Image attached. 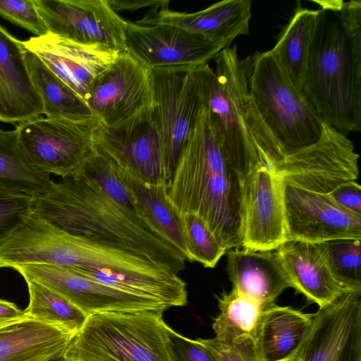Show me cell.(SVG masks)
<instances>
[{"label":"cell","mask_w":361,"mask_h":361,"mask_svg":"<svg viewBox=\"0 0 361 361\" xmlns=\"http://www.w3.org/2000/svg\"><path fill=\"white\" fill-rule=\"evenodd\" d=\"M127 51L144 66H192L208 62L224 48L180 27L126 20Z\"/></svg>","instance_id":"cell-15"},{"label":"cell","mask_w":361,"mask_h":361,"mask_svg":"<svg viewBox=\"0 0 361 361\" xmlns=\"http://www.w3.org/2000/svg\"><path fill=\"white\" fill-rule=\"evenodd\" d=\"M46 361H69L64 355V354L54 357Z\"/></svg>","instance_id":"cell-42"},{"label":"cell","mask_w":361,"mask_h":361,"mask_svg":"<svg viewBox=\"0 0 361 361\" xmlns=\"http://www.w3.org/2000/svg\"><path fill=\"white\" fill-rule=\"evenodd\" d=\"M318 10L301 6L294 14L271 49L294 86L302 92L310 47Z\"/></svg>","instance_id":"cell-28"},{"label":"cell","mask_w":361,"mask_h":361,"mask_svg":"<svg viewBox=\"0 0 361 361\" xmlns=\"http://www.w3.org/2000/svg\"><path fill=\"white\" fill-rule=\"evenodd\" d=\"M163 311L88 315L64 355L69 361H171Z\"/></svg>","instance_id":"cell-7"},{"label":"cell","mask_w":361,"mask_h":361,"mask_svg":"<svg viewBox=\"0 0 361 361\" xmlns=\"http://www.w3.org/2000/svg\"><path fill=\"white\" fill-rule=\"evenodd\" d=\"M99 125L38 116L16 128L30 162L42 173L64 178L76 173L93 151Z\"/></svg>","instance_id":"cell-9"},{"label":"cell","mask_w":361,"mask_h":361,"mask_svg":"<svg viewBox=\"0 0 361 361\" xmlns=\"http://www.w3.org/2000/svg\"><path fill=\"white\" fill-rule=\"evenodd\" d=\"M283 200L286 241L361 240V215L343 207L328 193L284 183Z\"/></svg>","instance_id":"cell-12"},{"label":"cell","mask_w":361,"mask_h":361,"mask_svg":"<svg viewBox=\"0 0 361 361\" xmlns=\"http://www.w3.org/2000/svg\"><path fill=\"white\" fill-rule=\"evenodd\" d=\"M49 33L117 52L127 50L126 20L107 0H34Z\"/></svg>","instance_id":"cell-11"},{"label":"cell","mask_w":361,"mask_h":361,"mask_svg":"<svg viewBox=\"0 0 361 361\" xmlns=\"http://www.w3.org/2000/svg\"><path fill=\"white\" fill-rule=\"evenodd\" d=\"M26 316L25 311L14 303L0 299V327Z\"/></svg>","instance_id":"cell-41"},{"label":"cell","mask_w":361,"mask_h":361,"mask_svg":"<svg viewBox=\"0 0 361 361\" xmlns=\"http://www.w3.org/2000/svg\"><path fill=\"white\" fill-rule=\"evenodd\" d=\"M94 145L140 180L149 183L164 180L161 142L154 110L118 128L100 123L94 132Z\"/></svg>","instance_id":"cell-17"},{"label":"cell","mask_w":361,"mask_h":361,"mask_svg":"<svg viewBox=\"0 0 361 361\" xmlns=\"http://www.w3.org/2000/svg\"><path fill=\"white\" fill-rule=\"evenodd\" d=\"M319 6L302 93L322 119L346 135L361 130V1Z\"/></svg>","instance_id":"cell-1"},{"label":"cell","mask_w":361,"mask_h":361,"mask_svg":"<svg viewBox=\"0 0 361 361\" xmlns=\"http://www.w3.org/2000/svg\"><path fill=\"white\" fill-rule=\"evenodd\" d=\"M0 16L36 37L49 33L34 0H0Z\"/></svg>","instance_id":"cell-36"},{"label":"cell","mask_w":361,"mask_h":361,"mask_svg":"<svg viewBox=\"0 0 361 361\" xmlns=\"http://www.w3.org/2000/svg\"><path fill=\"white\" fill-rule=\"evenodd\" d=\"M30 264L109 269L157 278L177 274L147 255L69 233L32 212L0 246L1 267Z\"/></svg>","instance_id":"cell-5"},{"label":"cell","mask_w":361,"mask_h":361,"mask_svg":"<svg viewBox=\"0 0 361 361\" xmlns=\"http://www.w3.org/2000/svg\"><path fill=\"white\" fill-rule=\"evenodd\" d=\"M321 244L332 271L338 280L354 290H360V240H334Z\"/></svg>","instance_id":"cell-34"},{"label":"cell","mask_w":361,"mask_h":361,"mask_svg":"<svg viewBox=\"0 0 361 361\" xmlns=\"http://www.w3.org/2000/svg\"><path fill=\"white\" fill-rule=\"evenodd\" d=\"M75 335L26 316L0 327V361H46L64 354Z\"/></svg>","instance_id":"cell-24"},{"label":"cell","mask_w":361,"mask_h":361,"mask_svg":"<svg viewBox=\"0 0 361 361\" xmlns=\"http://www.w3.org/2000/svg\"><path fill=\"white\" fill-rule=\"evenodd\" d=\"M312 319L313 314L275 303L264 309L254 336L262 361H296Z\"/></svg>","instance_id":"cell-23"},{"label":"cell","mask_w":361,"mask_h":361,"mask_svg":"<svg viewBox=\"0 0 361 361\" xmlns=\"http://www.w3.org/2000/svg\"><path fill=\"white\" fill-rule=\"evenodd\" d=\"M276 250L291 287L319 307L356 291L335 276L321 243L286 241Z\"/></svg>","instance_id":"cell-19"},{"label":"cell","mask_w":361,"mask_h":361,"mask_svg":"<svg viewBox=\"0 0 361 361\" xmlns=\"http://www.w3.org/2000/svg\"><path fill=\"white\" fill-rule=\"evenodd\" d=\"M117 166L120 177L130 192L139 215L151 222L186 259L187 248L181 216L168 198L165 180L158 183H147Z\"/></svg>","instance_id":"cell-25"},{"label":"cell","mask_w":361,"mask_h":361,"mask_svg":"<svg viewBox=\"0 0 361 361\" xmlns=\"http://www.w3.org/2000/svg\"><path fill=\"white\" fill-rule=\"evenodd\" d=\"M33 197L0 190V246L32 212Z\"/></svg>","instance_id":"cell-35"},{"label":"cell","mask_w":361,"mask_h":361,"mask_svg":"<svg viewBox=\"0 0 361 361\" xmlns=\"http://www.w3.org/2000/svg\"><path fill=\"white\" fill-rule=\"evenodd\" d=\"M216 71L208 63L195 67L202 102L216 117L225 154L243 179L266 169L283 174L286 157L259 116L249 92L252 57L240 59L237 46H228L215 56Z\"/></svg>","instance_id":"cell-4"},{"label":"cell","mask_w":361,"mask_h":361,"mask_svg":"<svg viewBox=\"0 0 361 361\" xmlns=\"http://www.w3.org/2000/svg\"><path fill=\"white\" fill-rule=\"evenodd\" d=\"M54 180L28 160L16 128H0V190L36 197L47 191Z\"/></svg>","instance_id":"cell-29"},{"label":"cell","mask_w":361,"mask_h":361,"mask_svg":"<svg viewBox=\"0 0 361 361\" xmlns=\"http://www.w3.org/2000/svg\"><path fill=\"white\" fill-rule=\"evenodd\" d=\"M283 181L262 168L242 180V248L277 250L286 242Z\"/></svg>","instance_id":"cell-16"},{"label":"cell","mask_w":361,"mask_h":361,"mask_svg":"<svg viewBox=\"0 0 361 361\" xmlns=\"http://www.w3.org/2000/svg\"><path fill=\"white\" fill-rule=\"evenodd\" d=\"M32 212L69 233L147 255L177 274L185 268L184 256L151 222L111 198L82 171L53 181L34 197Z\"/></svg>","instance_id":"cell-3"},{"label":"cell","mask_w":361,"mask_h":361,"mask_svg":"<svg viewBox=\"0 0 361 361\" xmlns=\"http://www.w3.org/2000/svg\"><path fill=\"white\" fill-rule=\"evenodd\" d=\"M25 60L32 83L47 118L89 123L99 121L86 102L59 78L33 53L26 49Z\"/></svg>","instance_id":"cell-26"},{"label":"cell","mask_w":361,"mask_h":361,"mask_svg":"<svg viewBox=\"0 0 361 361\" xmlns=\"http://www.w3.org/2000/svg\"><path fill=\"white\" fill-rule=\"evenodd\" d=\"M111 8L115 11H135L143 8L151 7L152 10H159L169 7V1L163 0H107Z\"/></svg>","instance_id":"cell-40"},{"label":"cell","mask_w":361,"mask_h":361,"mask_svg":"<svg viewBox=\"0 0 361 361\" xmlns=\"http://www.w3.org/2000/svg\"><path fill=\"white\" fill-rule=\"evenodd\" d=\"M195 67L176 66L150 70L154 113L161 142L162 173L167 189L202 104Z\"/></svg>","instance_id":"cell-8"},{"label":"cell","mask_w":361,"mask_h":361,"mask_svg":"<svg viewBox=\"0 0 361 361\" xmlns=\"http://www.w3.org/2000/svg\"><path fill=\"white\" fill-rule=\"evenodd\" d=\"M227 272L233 289L254 300L263 309L291 287L276 252L236 248L228 252Z\"/></svg>","instance_id":"cell-22"},{"label":"cell","mask_w":361,"mask_h":361,"mask_svg":"<svg viewBox=\"0 0 361 361\" xmlns=\"http://www.w3.org/2000/svg\"><path fill=\"white\" fill-rule=\"evenodd\" d=\"M187 248V260L200 263L205 268H214L228 251L197 215L180 216Z\"/></svg>","instance_id":"cell-32"},{"label":"cell","mask_w":361,"mask_h":361,"mask_svg":"<svg viewBox=\"0 0 361 361\" xmlns=\"http://www.w3.org/2000/svg\"><path fill=\"white\" fill-rule=\"evenodd\" d=\"M23 42L0 25V121L20 123L43 114L25 60Z\"/></svg>","instance_id":"cell-21"},{"label":"cell","mask_w":361,"mask_h":361,"mask_svg":"<svg viewBox=\"0 0 361 361\" xmlns=\"http://www.w3.org/2000/svg\"><path fill=\"white\" fill-rule=\"evenodd\" d=\"M167 196L180 216H200L227 250L242 247V182L224 150L217 120L202 101Z\"/></svg>","instance_id":"cell-2"},{"label":"cell","mask_w":361,"mask_h":361,"mask_svg":"<svg viewBox=\"0 0 361 361\" xmlns=\"http://www.w3.org/2000/svg\"><path fill=\"white\" fill-rule=\"evenodd\" d=\"M197 339L218 361H262L252 337L240 338L231 343H222L216 338Z\"/></svg>","instance_id":"cell-37"},{"label":"cell","mask_w":361,"mask_h":361,"mask_svg":"<svg viewBox=\"0 0 361 361\" xmlns=\"http://www.w3.org/2000/svg\"><path fill=\"white\" fill-rule=\"evenodd\" d=\"M167 344L171 361H218L198 339L185 337L169 326Z\"/></svg>","instance_id":"cell-38"},{"label":"cell","mask_w":361,"mask_h":361,"mask_svg":"<svg viewBox=\"0 0 361 361\" xmlns=\"http://www.w3.org/2000/svg\"><path fill=\"white\" fill-rule=\"evenodd\" d=\"M296 361H361V290L347 293L313 314Z\"/></svg>","instance_id":"cell-14"},{"label":"cell","mask_w":361,"mask_h":361,"mask_svg":"<svg viewBox=\"0 0 361 361\" xmlns=\"http://www.w3.org/2000/svg\"><path fill=\"white\" fill-rule=\"evenodd\" d=\"M85 102L99 123L118 128L154 110L150 70L127 51L92 84Z\"/></svg>","instance_id":"cell-10"},{"label":"cell","mask_w":361,"mask_h":361,"mask_svg":"<svg viewBox=\"0 0 361 361\" xmlns=\"http://www.w3.org/2000/svg\"><path fill=\"white\" fill-rule=\"evenodd\" d=\"M29 304L25 313L35 319L76 334L88 317L68 300L32 281H26Z\"/></svg>","instance_id":"cell-31"},{"label":"cell","mask_w":361,"mask_h":361,"mask_svg":"<svg viewBox=\"0 0 361 361\" xmlns=\"http://www.w3.org/2000/svg\"><path fill=\"white\" fill-rule=\"evenodd\" d=\"M79 171H84L94 179L114 200L139 214L130 192L120 177L117 164L96 145Z\"/></svg>","instance_id":"cell-33"},{"label":"cell","mask_w":361,"mask_h":361,"mask_svg":"<svg viewBox=\"0 0 361 361\" xmlns=\"http://www.w3.org/2000/svg\"><path fill=\"white\" fill-rule=\"evenodd\" d=\"M23 44L85 101L94 80L119 54L78 44L51 33L30 37Z\"/></svg>","instance_id":"cell-18"},{"label":"cell","mask_w":361,"mask_h":361,"mask_svg":"<svg viewBox=\"0 0 361 361\" xmlns=\"http://www.w3.org/2000/svg\"><path fill=\"white\" fill-rule=\"evenodd\" d=\"M75 268L95 281L126 293L158 301L167 308L182 307L188 302L186 283L178 274L157 278L109 269Z\"/></svg>","instance_id":"cell-27"},{"label":"cell","mask_w":361,"mask_h":361,"mask_svg":"<svg viewBox=\"0 0 361 361\" xmlns=\"http://www.w3.org/2000/svg\"><path fill=\"white\" fill-rule=\"evenodd\" d=\"M252 57L249 92L259 116L286 157L284 183L296 178V154L319 141L324 121L290 80L271 50Z\"/></svg>","instance_id":"cell-6"},{"label":"cell","mask_w":361,"mask_h":361,"mask_svg":"<svg viewBox=\"0 0 361 361\" xmlns=\"http://www.w3.org/2000/svg\"><path fill=\"white\" fill-rule=\"evenodd\" d=\"M328 194L343 207L361 215V187L355 180L343 182Z\"/></svg>","instance_id":"cell-39"},{"label":"cell","mask_w":361,"mask_h":361,"mask_svg":"<svg viewBox=\"0 0 361 361\" xmlns=\"http://www.w3.org/2000/svg\"><path fill=\"white\" fill-rule=\"evenodd\" d=\"M217 300L219 313L212 324L214 338L222 343L245 337L254 339L262 307L233 288L222 293Z\"/></svg>","instance_id":"cell-30"},{"label":"cell","mask_w":361,"mask_h":361,"mask_svg":"<svg viewBox=\"0 0 361 361\" xmlns=\"http://www.w3.org/2000/svg\"><path fill=\"white\" fill-rule=\"evenodd\" d=\"M250 18V0H224L195 13L164 8L154 11L137 23L174 25L226 48L235 37L249 32Z\"/></svg>","instance_id":"cell-20"},{"label":"cell","mask_w":361,"mask_h":361,"mask_svg":"<svg viewBox=\"0 0 361 361\" xmlns=\"http://www.w3.org/2000/svg\"><path fill=\"white\" fill-rule=\"evenodd\" d=\"M25 281H32L68 300L87 316L107 312L167 310L162 303L126 293L81 274L76 268L56 264H30L16 266Z\"/></svg>","instance_id":"cell-13"}]
</instances>
